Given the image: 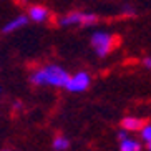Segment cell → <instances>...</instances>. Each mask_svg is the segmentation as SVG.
<instances>
[{
    "mask_svg": "<svg viewBox=\"0 0 151 151\" xmlns=\"http://www.w3.org/2000/svg\"><path fill=\"white\" fill-rule=\"evenodd\" d=\"M70 78L71 76L67 73V70H63L58 65L43 67L40 70L33 71L30 76L32 83L37 85V86H45V85H50V86H67Z\"/></svg>",
    "mask_w": 151,
    "mask_h": 151,
    "instance_id": "cell-1",
    "label": "cell"
},
{
    "mask_svg": "<svg viewBox=\"0 0 151 151\" xmlns=\"http://www.w3.org/2000/svg\"><path fill=\"white\" fill-rule=\"evenodd\" d=\"M91 47L98 57H106L113 50V35L106 32H95L91 35Z\"/></svg>",
    "mask_w": 151,
    "mask_h": 151,
    "instance_id": "cell-2",
    "label": "cell"
},
{
    "mask_svg": "<svg viewBox=\"0 0 151 151\" xmlns=\"http://www.w3.org/2000/svg\"><path fill=\"white\" fill-rule=\"evenodd\" d=\"M98 20V15L91 12H73L60 18V25L68 27V25H91Z\"/></svg>",
    "mask_w": 151,
    "mask_h": 151,
    "instance_id": "cell-3",
    "label": "cell"
},
{
    "mask_svg": "<svg viewBox=\"0 0 151 151\" xmlns=\"http://www.w3.org/2000/svg\"><path fill=\"white\" fill-rule=\"evenodd\" d=\"M90 83H91V78H90L88 73L86 71H78L75 76L70 78V81L67 83L65 88L68 91H71V93H80V91H85V90L88 88Z\"/></svg>",
    "mask_w": 151,
    "mask_h": 151,
    "instance_id": "cell-4",
    "label": "cell"
},
{
    "mask_svg": "<svg viewBox=\"0 0 151 151\" xmlns=\"http://www.w3.org/2000/svg\"><path fill=\"white\" fill-rule=\"evenodd\" d=\"M28 22V18L25 17V15H18V17H15L14 20H10L9 23H5L4 28H2V33H12V32L18 30V28L25 27Z\"/></svg>",
    "mask_w": 151,
    "mask_h": 151,
    "instance_id": "cell-5",
    "label": "cell"
},
{
    "mask_svg": "<svg viewBox=\"0 0 151 151\" xmlns=\"http://www.w3.org/2000/svg\"><path fill=\"white\" fill-rule=\"evenodd\" d=\"M28 17H30L33 22H37V23L45 22V20L48 18V10L45 9V7L35 5V7H32V9L28 10Z\"/></svg>",
    "mask_w": 151,
    "mask_h": 151,
    "instance_id": "cell-6",
    "label": "cell"
},
{
    "mask_svg": "<svg viewBox=\"0 0 151 151\" xmlns=\"http://www.w3.org/2000/svg\"><path fill=\"white\" fill-rule=\"evenodd\" d=\"M121 126L126 131H138V129H143L145 123H143L139 118H134V116H126L123 121H121Z\"/></svg>",
    "mask_w": 151,
    "mask_h": 151,
    "instance_id": "cell-7",
    "label": "cell"
},
{
    "mask_svg": "<svg viewBox=\"0 0 151 151\" xmlns=\"http://www.w3.org/2000/svg\"><path fill=\"white\" fill-rule=\"evenodd\" d=\"M120 150L121 151H139L141 146H139V143L138 141H134V139H131V138H126V139L121 141Z\"/></svg>",
    "mask_w": 151,
    "mask_h": 151,
    "instance_id": "cell-8",
    "label": "cell"
},
{
    "mask_svg": "<svg viewBox=\"0 0 151 151\" xmlns=\"http://www.w3.org/2000/svg\"><path fill=\"white\" fill-rule=\"evenodd\" d=\"M70 146V141H68L67 138H63V136H57L53 139V148L57 151H65L67 148Z\"/></svg>",
    "mask_w": 151,
    "mask_h": 151,
    "instance_id": "cell-9",
    "label": "cell"
},
{
    "mask_svg": "<svg viewBox=\"0 0 151 151\" xmlns=\"http://www.w3.org/2000/svg\"><path fill=\"white\" fill-rule=\"evenodd\" d=\"M141 138L145 139V141L151 143V124H145L141 129Z\"/></svg>",
    "mask_w": 151,
    "mask_h": 151,
    "instance_id": "cell-10",
    "label": "cell"
},
{
    "mask_svg": "<svg viewBox=\"0 0 151 151\" xmlns=\"http://www.w3.org/2000/svg\"><path fill=\"white\" fill-rule=\"evenodd\" d=\"M126 129H121L120 133H118V139H120V141H123V139H126Z\"/></svg>",
    "mask_w": 151,
    "mask_h": 151,
    "instance_id": "cell-11",
    "label": "cell"
},
{
    "mask_svg": "<svg viewBox=\"0 0 151 151\" xmlns=\"http://www.w3.org/2000/svg\"><path fill=\"white\" fill-rule=\"evenodd\" d=\"M145 65H146L148 68H151V58H145Z\"/></svg>",
    "mask_w": 151,
    "mask_h": 151,
    "instance_id": "cell-12",
    "label": "cell"
},
{
    "mask_svg": "<svg viewBox=\"0 0 151 151\" xmlns=\"http://www.w3.org/2000/svg\"><path fill=\"white\" fill-rule=\"evenodd\" d=\"M148 151H151V143H148Z\"/></svg>",
    "mask_w": 151,
    "mask_h": 151,
    "instance_id": "cell-13",
    "label": "cell"
}]
</instances>
